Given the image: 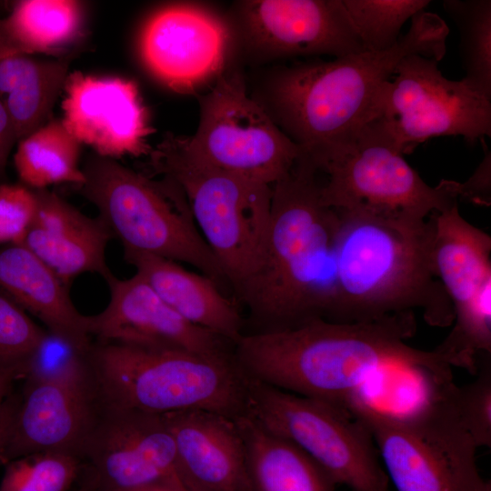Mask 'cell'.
Instances as JSON below:
<instances>
[{"mask_svg": "<svg viewBox=\"0 0 491 491\" xmlns=\"http://www.w3.org/2000/svg\"><path fill=\"white\" fill-rule=\"evenodd\" d=\"M100 399L92 377L17 380L0 406V465L37 453L78 456Z\"/></svg>", "mask_w": 491, "mask_h": 491, "instance_id": "cell-16", "label": "cell"}, {"mask_svg": "<svg viewBox=\"0 0 491 491\" xmlns=\"http://www.w3.org/2000/svg\"><path fill=\"white\" fill-rule=\"evenodd\" d=\"M75 491H103L102 489L86 483L78 484V487Z\"/></svg>", "mask_w": 491, "mask_h": 491, "instance_id": "cell-39", "label": "cell"}, {"mask_svg": "<svg viewBox=\"0 0 491 491\" xmlns=\"http://www.w3.org/2000/svg\"><path fill=\"white\" fill-rule=\"evenodd\" d=\"M321 175L299 155L272 185L268 232L260 265L236 293L261 333L313 319L334 321L338 215L321 201Z\"/></svg>", "mask_w": 491, "mask_h": 491, "instance_id": "cell-2", "label": "cell"}, {"mask_svg": "<svg viewBox=\"0 0 491 491\" xmlns=\"http://www.w3.org/2000/svg\"><path fill=\"white\" fill-rule=\"evenodd\" d=\"M233 17L235 38L257 60L364 51L342 0H243Z\"/></svg>", "mask_w": 491, "mask_h": 491, "instance_id": "cell-17", "label": "cell"}, {"mask_svg": "<svg viewBox=\"0 0 491 491\" xmlns=\"http://www.w3.org/2000/svg\"><path fill=\"white\" fill-rule=\"evenodd\" d=\"M441 182L456 198L463 197L472 203L489 205L491 203L490 151L485 150L483 160L465 183L452 180H441Z\"/></svg>", "mask_w": 491, "mask_h": 491, "instance_id": "cell-35", "label": "cell"}, {"mask_svg": "<svg viewBox=\"0 0 491 491\" xmlns=\"http://www.w3.org/2000/svg\"><path fill=\"white\" fill-rule=\"evenodd\" d=\"M36 209L34 190L22 184H0V245H20Z\"/></svg>", "mask_w": 491, "mask_h": 491, "instance_id": "cell-34", "label": "cell"}, {"mask_svg": "<svg viewBox=\"0 0 491 491\" xmlns=\"http://www.w3.org/2000/svg\"><path fill=\"white\" fill-rule=\"evenodd\" d=\"M247 377V414L306 452L338 485L389 491L369 429L338 405L286 392Z\"/></svg>", "mask_w": 491, "mask_h": 491, "instance_id": "cell-9", "label": "cell"}, {"mask_svg": "<svg viewBox=\"0 0 491 491\" xmlns=\"http://www.w3.org/2000/svg\"><path fill=\"white\" fill-rule=\"evenodd\" d=\"M90 367L99 399L108 405L157 415L205 410L235 419L247 414V377L235 357L93 340Z\"/></svg>", "mask_w": 491, "mask_h": 491, "instance_id": "cell-6", "label": "cell"}, {"mask_svg": "<svg viewBox=\"0 0 491 491\" xmlns=\"http://www.w3.org/2000/svg\"><path fill=\"white\" fill-rule=\"evenodd\" d=\"M430 215L434 271L454 310L453 327L434 350L475 376L491 355V236L461 215L457 202Z\"/></svg>", "mask_w": 491, "mask_h": 491, "instance_id": "cell-13", "label": "cell"}, {"mask_svg": "<svg viewBox=\"0 0 491 491\" xmlns=\"http://www.w3.org/2000/svg\"><path fill=\"white\" fill-rule=\"evenodd\" d=\"M17 380L19 377L15 371L0 370V406Z\"/></svg>", "mask_w": 491, "mask_h": 491, "instance_id": "cell-37", "label": "cell"}, {"mask_svg": "<svg viewBox=\"0 0 491 491\" xmlns=\"http://www.w3.org/2000/svg\"><path fill=\"white\" fill-rule=\"evenodd\" d=\"M476 378L454 384L452 400L463 425L478 447H491V355L483 356Z\"/></svg>", "mask_w": 491, "mask_h": 491, "instance_id": "cell-32", "label": "cell"}, {"mask_svg": "<svg viewBox=\"0 0 491 491\" xmlns=\"http://www.w3.org/2000/svg\"><path fill=\"white\" fill-rule=\"evenodd\" d=\"M92 344L45 328L22 365L19 380L57 381L88 376L92 374Z\"/></svg>", "mask_w": 491, "mask_h": 491, "instance_id": "cell-30", "label": "cell"}, {"mask_svg": "<svg viewBox=\"0 0 491 491\" xmlns=\"http://www.w3.org/2000/svg\"><path fill=\"white\" fill-rule=\"evenodd\" d=\"M124 258L186 321L234 344L245 334L246 322L236 304L208 276L148 254L124 252Z\"/></svg>", "mask_w": 491, "mask_h": 491, "instance_id": "cell-22", "label": "cell"}, {"mask_svg": "<svg viewBox=\"0 0 491 491\" xmlns=\"http://www.w3.org/2000/svg\"><path fill=\"white\" fill-rule=\"evenodd\" d=\"M0 292L45 328L82 343H91L89 316L75 306L69 285L24 245L0 248Z\"/></svg>", "mask_w": 491, "mask_h": 491, "instance_id": "cell-23", "label": "cell"}, {"mask_svg": "<svg viewBox=\"0 0 491 491\" xmlns=\"http://www.w3.org/2000/svg\"><path fill=\"white\" fill-rule=\"evenodd\" d=\"M36 209L22 245L65 284L85 273H111L106 247L113 238L97 215L90 217L55 192L34 190Z\"/></svg>", "mask_w": 491, "mask_h": 491, "instance_id": "cell-21", "label": "cell"}, {"mask_svg": "<svg viewBox=\"0 0 491 491\" xmlns=\"http://www.w3.org/2000/svg\"><path fill=\"white\" fill-rule=\"evenodd\" d=\"M79 193L98 210L124 252L185 263L218 286L227 280L201 235L187 200L171 179H153L95 154L87 157Z\"/></svg>", "mask_w": 491, "mask_h": 491, "instance_id": "cell-8", "label": "cell"}, {"mask_svg": "<svg viewBox=\"0 0 491 491\" xmlns=\"http://www.w3.org/2000/svg\"><path fill=\"white\" fill-rule=\"evenodd\" d=\"M78 457L82 466L78 484L103 491H132L181 481L174 440L163 415L101 400Z\"/></svg>", "mask_w": 491, "mask_h": 491, "instance_id": "cell-15", "label": "cell"}, {"mask_svg": "<svg viewBox=\"0 0 491 491\" xmlns=\"http://www.w3.org/2000/svg\"><path fill=\"white\" fill-rule=\"evenodd\" d=\"M187 491H250L246 450L235 419L205 410L163 415Z\"/></svg>", "mask_w": 491, "mask_h": 491, "instance_id": "cell-20", "label": "cell"}, {"mask_svg": "<svg viewBox=\"0 0 491 491\" xmlns=\"http://www.w3.org/2000/svg\"><path fill=\"white\" fill-rule=\"evenodd\" d=\"M18 142L14 163L20 184L40 190L56 184L80 185L85 182L79 167L82 144L61 119L52 118Z\"/></svg>", "mask_w": 491, "mask_h": 491, "instance_id": "cell-27", "label": "cell"}, {"mask_svg": "<svg viewBox=\"0 0 491 491\" xmlns=\"http://www.w3.org/2000/svg\"><path fill=\"white\" fill-rule=\"evenodd\" d=\"M231 23L203 5H163L144 22L137 40L146 72L178 94L208 89L225 72L235 42Z\"/></svg>", "mask_w": 491, "mask_h": 491, "instance_id": "cell-14", "label": "cell"}, {"mask_svg": "<svg viewBox=\"0 0 491 491\" xmlns=\"http://www.w3.org/2000/svg\"><path fill=\"white\" fill-rule=\"evenodd\" d=\"M104 279L110 298L102 312L89 316V334L95 340L235 359L233 342L186 321L138 273L119 279L111 272Z\"/></svg>", "mask_w": 491, "mask_h": 491, "instance_id": "cell-18", "label": "cell"}, {"mask_svg": "<svg viewBox=\"0 0 491 491\" xmlns=\"http://www.w3.org/2000/svg\"><path fill=\"white\" fill-rule=\"evenodd\" d=\"M454 384L452 371L426 375L420 398L405 412L378 407L360 394L344 404L369 429L396 491H491L455 408Z\"/></svg>", "mask_w": 491, "mask_h": 491, "instance_id": "cell-5", "label": "cell"}, {"mask_svg": "<svg viewBox=\"0 0 491 491\" xmlns=\"http://www.w3.org/2000/svg\"><path fill=\"white\" fill-rule=\"evenodd\" d=\"M18 141L12 121L0 100V184L6 183V165L15 143Z\"/></svg>", "mask_w": 491, "mask_h": 491, "instance_id": "cell-36", "label": "cell"}, {"mask_svg": "<svg viewBox=\"0 0 491 491\" xmlns=\"http://www.w3.org/2000/svg\"><path fill=\"white\" fill-rule=\"evenodd\" d=\"M30 316L0 292V370L19 371L45 332Z\"/></svg>", "mask_w": 491, "mask_h": 491, "instance_id": "cell-33", "label": "cell"}, {"mask_svg": "<svg viewBox=\"0 0 491 491\" xmlns=\"http://www.w3.org/2000/svg\"><path fill=\"white\" fill-rule=\"evenodd\" d=\"M5 466L0 491H69L82 468L78 456L61 452L28 455Z\"/></svg>", "mask_w": 491, "mask_h": 491, "instance_id": "cell-31", "label": "cell"}, {"mask_svg": "<svg viewBox=\"0 0 491 491\" xmlns=\"http://www.w3.org/2000/svg\"><path fill=\"white\" fill-rule=\"evenodd\" d=\"M132 491H187L181 481H165L149 485Z\"/></svg>", "mask_w": 491, "mask_h": 491, "instance_id": "cell-38", "label": "cell"}, {"mask_svg": "<svg viewBox=\"0 0 491 491\" xmlns=\"http://www.w3.org/2000/svg\"><path fill=\"white\" fill-rule=\"evenodd\" d=\"M416 332L414 312L353 323L313 319L281 330L246 333L235 344V357L248 377L343 406L382 369L449 367L434 349L407 344Z\"/></svg>", "mask_w": 491, "mask_h": 491, "instance_id": "cell-1", "label": "cell"}, {"mask_svg": "<svg viewBox=\"0 0 491 491\" xmlns=\"http://www.w3.org/2000/svg\"><path fill=\"white\" fill-rule=\"evenodd\" d=\"M364 51L391 48L405 23L423 11L428 0H342Z\"/></svg>", "mask_w": 491, "mask_h": 491, "instance_id": "cell-29", "label": "cell"}, {"mask_svg": "<svg viewBox=\"0 0 491 491\" xmlns=\"http://www.w3.org/2000/svg\"><path fill=\"white\" fill-rule=\"evenodd\" d=\"M393 76L379 88L368 122L378 124L401 154L436 136L459 135L471 144L490 136L491 100L445 77L437 60L407 55Z\"/></svg>", "mask_w": 491, "mask_h": 491, "instance_id": "cell-11", "label": "cell"}, {"mask_svg": "<svg viewBox=\"0 0 491 491\" xmlns=\"http://www.w3.org/2000/svg\"><path fill=\"white\" fill-rule=\"evenodd\" d=\"M69 64V55L52 60L20 54L0 55V100L18 141L52 119Z\"/></svg>", "mask_w": 491, "mask_h": 491, "instance_id": "cell-25", "label": "cell"}, {"mask_svg": "<svg viewBox=\"0 0 491 491\" xmlns=\"http://www.w3.org/2000/svg\"><path fill=\"white\" fill-rule=\"evenodd\" d=\"M199 109L198 125L187 136L188 144L215 167L272 185L302 154L247 94L236 72H225L200 95Z\"/></svg>", "mask_w": 491, "mask_h": 491, "instance_id": "cell-12", "label": "cell"}, {"mask_svg": "<svg viewBox=\"0 0 491 491\" xmlns=\"http://www.w3.org/2000/svg\"><path fill=\"white\" fill-rule=\"evenodd\" d=\"M63 91L61 120L82 145L114 160L149 155L153 126L135 82L74 71Z\"/></svg>", "mask_w": 491, "mask_h": 491, "instance_id": "cell-19", "label": "cell"}, {"mask_svg": "<svg viewBox=\"0 0 491 491\" xmlns=\"http://www.w3.org/2000/svg\"><path fill=\"white\" fill-rule=\"evenodd\" d=\"M307 155L321 175V201L333 209L366 208L426 220L457 202L441 182L428 185L374 121L344 142Z\"/></svg>", "mask_w": 491, "mask_h": 491, "instance_id": "cell-10", "label": "cell"}, {"mask_svg": "<svg viewBox=\"0 0 491 491\" xmlns=\"http://www.w3.org/2000/svg\"><path fill=\"white\" fill-rule=\"evenodd\" d=\"M147 156L155 175L182 190L201 235L237 293L262 259L272 185L209 165L185 135L166 133Z\"/></svg>", "mask_w": 491, "mask_h": 491, "instance_id": "cell-7", "label": "cell"}, {"mask_svg": "<svg viewBox=\"0 0 491 491\" xmlns=\"http://www.w3.org/2000/svg\"><path fill=\"white\" fill-rule=\"evenodd\" d=\"M336 304L333 322L353 323L420 310L427 325L447 327L452 304L431 256V219L335 209Z\"/></svg>", "mask_w": 491, "mask_h": 491, "instance_id": "cell-4", "label": "cell"}, {"mask_svg": "<svg viewBox=\"0 0 491 491\" xmlns=\"http://www.w3.org/2000/svg\"><path fill=\"white\" fill-rule=\"evenodd\" d=\"M448 33L440 16L420 11L391 48L276 69L256 99L304 153L319 154L368 123L379 88L404 57L439 62Z\"/></svg>", "mask_w": 491, "mask_h": 491, "instance_id": "cell-3", "label": "cell"}, {"mask_svg": "<svg viewBox=\"0 0 491 491\" xmlns=\"http://www.w3.org/2000/svg\"><path fill=\"white\" fill-rule=\"evenodd\" d=\"M442 5L459 32L461 80L491 100V1L446 0Z\"/></svg>", "mask_w": 491, "mask_h": 491, "instance_id": "cell-28", "label": "cell"}, {"mask_svg": "<svg viewBox=\"0 0 491 491\" xmlns=\"http://www.w3.org/2000/svg\"><path fill=\"white\" fill-rule=\"evenodd\" d=\"M235 421L245 446L250 491H336L333 478L295 444L248 414Z\"/></svg>", "mask_w": 491, "mask_h": 491, "instance_id": "cell-24", "label": "cell"}, {"mask_svg": "<svg viewBox=\"0 0 491 491\" xmlns=\"http://www.w3.org/2000/svg\"><path fill=\"white\" fill-rule=\"evenodd\" d=\"M85 10L75 0H23L0 17V55L46 54L68 56L83 35Z\"/></svg>", "mask_w": 491, "mask_h": 491, "instance_id": "cell-26", "label": "cell"}]
</instances>
